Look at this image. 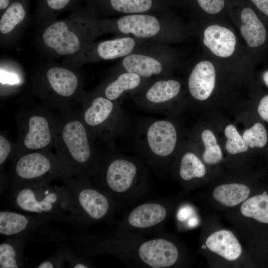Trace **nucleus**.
Wrapping results in <instances>:
<instances>
[{"instance_id": "f257e3e1", "label": "nucleus", "mask_w": 268, "mask_h": 268, "mask_svg": "<svg viewBox=\"0 0 268 268\" xmlns=\"http://www.w3.org/2000/svg\"><path fill=\"white\" fill-rule=\"evenodd\" d=\"M50 182L25 184L0 194L8 204L17 210L52 221L67 222L73 228L83 227L72 197L64 185L52 186Z\"/></svg>"}, {"instance_id": "f03ea898", "label": "nucleus", "mask_w": 268, "mask_h": 268, "mask_svg": "<svg viewBox=\"0 0 268 268\" xmlns=\"http://www.w3.org/2000/svg\"><path fill=\"white\" fill-rule=\"evenodd\" d=\"M11 159L1 182L0 194L25 184L74 176L57 155L47 150L28 152Z\"/></svg>"}, {"instance_id": "7ed1b4c3", "label": "nucleus", "mask_w": 268, "mask_h": 268, "mask_svg": "<svg viewBox=\"0 0 268 268\" xmlns=\"http://www.w3.org/2000/svg\"><path fill=\"white\" fill-rule=\"evenodd\" d=\"M57 156L74 177L88 181L93 157L89 138L82 120L68 114L58 122L55 137Z\"/></svg>"}, {"instance_id": "20e7f679", "label": "nucleus", "mask_w": 268, "mask_h": 268, "mask_svg": "<svg viewBox=\"0 0 268 268\" xmlns=\"http://www.w3.org/2000/svg\"><path fill=\"white\" fill-rule=\"evenodd\" d=\"M69 191L79 216L85 224L106 218L112 208L110 195L91 186L89 181L74 176L63 180Z\"/></svg>"}, {"instance_id": "39448f33", "label": "nucleus", "mask_w": 268, "mask_h": 268, "mask_svg": "<svg viewBox=\"0 0 268 268\" xmlns=\"http://www.w3.org/2000/svg\"><path fill=\"white\" fill-rule=\"evenodd\" d=\"M19 126V146L13 157L35 151L46 150L55 144L58 122L46 113L32 110L22 117Z\"/></svg>"}, {"instance_id": "423d86ee", "label": "nucleus", "mask_w": 268, "mask_h": 268, "mask_svg": "<svg viewBox=\"0 0 268 268\" xmlns=\"http://www.w3.org/2000/svg\"><path fill=\"white\" fill-rule=\"evenodd\" d=\"M51 220L35 215L9 210L0 211V234L6 236H22L28 240L46 238L52 241L57 231L52 230Z\"/></svg>"}, {"instance_id": "0eeeda50", "label": "nucleus", "mask_w": 268, "mask_h": 268, "mask_svg": "<svg viewBox=\"0 0 268 268\" xmlns=\"http://www.w3.org/2000/svg\"><path fill=\"white\" fill-rule=\"evenodd\" d=\"M235 22L252 59L260 60L268 44V23L249 7L242 9Z\"/></svg>"}, {"instance_id": "6e6552de", "label": "nucleus", "mask_w": 268, "mask_h": 268, "mask_svg": "<svg viewBox=\"0 0 268 268\" xmlns=\"http://www.w3.org/2000/svg\"><path fill=\"white\" fill-rule=\"evenodd\" d=\"M202 43L214 57L222 60L233 57L238 49L236 34L229 27L219 23H210L205 27Z\"/></svg>"}, {"instance_id": "1a4fd4ad", "label": "nucleus", "mask_w": 268, "mask_h": 268, "mask_svg": "<svg viewBox=\"0 0 268 268\" xmlns=\"http://www.w3.org/2000/svg\"><path fill=\"white\" fill-rule=\"evenodd\" d=\"M136 173L137 167L134 163L123 159H115L105 169L99 189L109 195L124 193L131 188Z\"/></svg>"}, {"instance_id": "9d476101", "label": "nucleus", "mask_w": 268, "mask_h": 268, "mask_svg": "<svg viewBox=\"0 0 268 268\" xmlns=\"http://www.w3.org/2000/svg\"><path fill=\"white\" fill-rule=\"evenodd\" d=\"M139 259L153 268H165L173 266L178 261L177 247L165 239L157 238L146 241L138 248Z\"/></svg>"}, {"instance_id": "9b49d317", "label": "nucleus", "mask_w": 268, "mask_h": 268, "mask_svg": "<svg viewBox=\"0 0 268 268\" xmlns=\"http://www.w3.org/2000/svg\"><path fill=\"white\" fill-rule=\"evenodd\" d=\"M69 26L63 21L49 25L42 34L44 44L62 55L77 52L81 46V41L78 34Z\"/></svg>"}, {"instance_id": "f8f14e48", "label": "nucleus", "mask_w": 268, "mask_h": 268, "mask_svg": "<svg viewBox=\"0 0 268 268\" xmlns=\"http://www.w3.org/2000/svg\"><path fill=\"white\" fill-rule=\"evenodd\" d=\"M147 139L151 151L160 157L169 155L177 143V132L170 122L160 120L152 123L147 132Z\"/></svg>"}, {"instance_id": "ddd939ff", "label": "nucleus", "mask_w": 268, "mask_h": 268, "mask_svg": "<svg viewBox=\"0 0 268 268\" xmlns=\"http://www.w3.org/2000/svg\"><path fill=\"white\" fill-rule=\"evenodd\" d=\"M216 70L211 61L207 60L198 63L189 78L190 92L195 99L203 101L212 92L215 84Z\"/></svg>"}, {"instance_id": "4468645a", "label": "nucleus", "mask_w": 268, "mask_h": 268, "mask_svg": "<svg viewBox=\"0 0 268 268\" xmlns=\"http://www.w3.org/2000/svg\"><path fill=\"white\" fill-rule=\"evenodd\" d=\"M205 246L210 252L227 261L237 260L242 254V246L235 234L227 229H220L209 234Z\"/></svg>"}, {"instance_id": "2eb2a0df", "label": "nucleus", "mask_w": 268, "mask_h": 268, "mask_svg": "<svg viewBox=\"0 0 268 268\" xmlns=\"http://www.w3.org/2000/svg\"><path fill=\"white\" fill-rule=\"evenodd\" d=\"M117 26L124 34H132L138 38H149L157 35L160 25L155 17L145 14H131L120 18Z\"/></svg>"}, {"instance_id": "dca6fc26", "label": "nucleus", "mask_w": 268, "mask_h": 268, "mask_svg": "<svg viewBox=\"0 0 268 268\" xmlns=\"http://www.w3.org/2000/svg\"><path fill=\"white\" fill-rule=\"evenodd\" d=\"M46 79L50 88L61 98H69L76 92L78 79L76 75L66 68L54 67L46 73Z\"/></svg>"}, {"instance_id": "f3484780", "label": "nucleus", "mask_w": 268, "mask_h": 268, "mask_svg": "<svg viewBox=\"0 0 268 268\" xmlns=\"http://www.w3.org/2000/svg\"><path fill=\"white\" fill-rule=\"evenodd\" d=\"M166 208L162 204L148 202L134 208L129 214L128 221L132 227L145 229L155 226L166 218Z\"/></svg>"}, {"instance_id": "a211bd4d", "label": "nucleus", "mask_w": 268, "mask_h": 268, "mask_svg": "<svg viewBox=\"0 0 268 268\" xmlns=\"http://www.w3.org/2000/svg\"><path fill=\"white\" fill-rule=\"evenodd\" d=\"M251 195V190L243 184L232 183L216 186L212 192V197L221 205L231 207L241 204Z\"/></svg>"}, {"instance_id": "6ab92c4d", "label": "nucleus", "mask_w": 268, "mask_h": 268, "mask_svg": "<svg viewBox=\"0 0 268 268\" xmlns=\"http://www.w3.org/2000/svg\"><path fill=\"white\" fill-rule=\"evenodd\" d=\"M28 240L22 236H12L0 244V268H19L23 266V251Z\"/></svg>"}, {"instance_id": "aec40b11", "label": "nucleus", "mask_w": 268, "mask_h": 268, "mask_svg": "<svg viewBox=\"0 0 268 268\" xmlns=\"http://www.w3.org/2000/svg\"><path fill=\"white\" fill-rule=\"evenodd\" d=\"M122 64L127 72L145 77L158 74L162 70V64L158 61L143 55H128L124 59Z\"/></svg>"}, {"instance_id": "412c9836", "label": "nucleus", "mask_w": 268, "mask_h": 268, "mask_svg": "<svg viewBox=\"0 0 268 268\" xmlns=\"http://www.w3.org/2000/svg\"><path fill=\"white\" fill-rule=\"evenodd\" d=\"M114 109L111 100L102 96L94 98L84 111L82 121L90 127L100 126L111 116Z\"/></svg>"}, {"instance_id": "4be33fe9", "label": "nucleus", "mask_w": 268, "mask_h": 268, "mask_svg": "<svg viewBox=\"0 0 268 268\" xmlns=\"http://www.w3.org/2000/svg\"><path fill=\"white\" fill-rule=\"evenodd\" d=\"M240 212L247 218H252L262 223H268V194L249 197L240 204Z\"/></svg>"}, {"instance_id": "5701e85b", "label": "nucleus", "mask_w": 268, "mask_h": 268, "mask_svg": "<svg viewBox=\"0 0 268 268\" xmlns=\"http://www.w3.org/2000/svg\"><path fill=\"white\" fill-rule=\"evenodd\" d=\"M135 45V41L132 38H119L102 42L98 45L97 52L101 58L113 60L131 53Z\"/></svg>"}, {"instance_id": "b1692460", "label": "nucleus", "mask_w": 268, "mask_h": 268, "mask_svg": "<svg viewBox=\"0 0 268 268\" xmlns=\"http://www.w3.org/2000/svg\"><path fill=\"white\" fill-rule=\"evenodd\" d=\"M180 89L181 85L178 81L171 79L160 80L149 88L146 97L151 102L163 103L176 97Z\"/></svg>"}, {"instance_id": "393cba45", "label": "nucleus", "mask_w": 268, "mask_h": 268, "mask_svg": "<svg viewBox=\"0 0 268 268\" xmlns=\"http://www.w3.org/2000/svg\"><path fill=\"white\" fill-rule=\"evenodd\" d=\"M140 82L139 75L129 72L124 73L108 84L105 90V95L109 100H115L124 91L136 88Z\"/></svg>"}, {"instance_id": "a878e982", "label": "nucleus", "mask_w": 268, "mask_h": 268, "mask_svg": "<svg viewBox=\"0 0 268 268\" xmlns=\"http://www.w3.org/2000/svg\"><path fill=\"white\" fill-rule=\"evenodd\" d=\"M205 173V166L196 155L187 152L183 156L179 171L183 180L189 181L195 178H202Z\"/></svg>"}, {"instance_id": "bb28decb", "label": "nucleus", "mask_w": 268, "mask_h": 268, "mask_svg": "<svg viewBox=\"0 0 268 268\" xmlns=\"http://www.w3.org/2000/svg\"><path fill=\"white\" fill-rule=\"evenodd\" d=\"M26 12L19 2L12 3L8 7L0 20V31L6 34L12 31L25 17Z\"/></svg>"}, {"instance_id": "cd10ccee", "label": "nucleus", "mask_w": 268, "mask_h": 268, "mask_svg": "<svg viewBox=\"0 0 268 268\" xmlns=\"http://www.w3.org/2000/svg\"><path fill=\"white\" fill-rule=\"evenodd\" d=\"M201 138L205 146L202 155L203 161L207 164L219 162L222 159V152L213 133L208 130H204L201 134Z\"/></svg>"}, {"instance_id": "c85d7f7f", "label": "nucleus", "mask_w": 268, "mask_h": 268, "mask_svg": "<svg viewBox=\"0 0 268 268\" xmlns=\"http://www.w3.org/2000/svg\"><path fill=\"white\" fill-rule=\"evenodd\" d=\"M110 4L115 10L125 13H141L149 10L152 0H110Z\"/></svg>"}, {"instance_id": "c756f323", "label": "nucleus", "mask_w": 268, "mask_h": 268, "mask_svg": "<svg viewBox=\"0 0 268 268\" xmlns=\"http://www.w3.org/2000/svg\"><path fill=\"white\" fill-rule=\"evenodd\" d=\"M243 138L249 147L261 148L267 143L268 134L263 124L256 123L244 132Z\"/></svg>"}, {"instance_id": "7c9ffc66", "label": "nucleus", "mask_w": 268, "mask_h": 268, "mask_svg": "<svg viewBox=\"0 0 268 268\" xmlns=\"http://www.w3.org/2000/svg\"><path fill=\"white\" fill-rule=\"evenodd\" d=\"M225 134L227 137L225 147L227 151L231 154L247 151L249 146L232 125H229L225 129Z\"/></svg>"}, {"instance_id": "2f4dec72", "label": "nucleus", "mask_w": 268, "mask_h": 268, "mask_svg": "<svg viewBox=\"0 0 268 268\" xmlns=\"http://www.w3.org/2000/svg\"><path fill=\"white\" fill-rule=\"evenodd\" d=\"M61 247L64 252L66 262L68 263L70 268H87L91 267L89 262L82 254V251L73 246L70 247V246L62 245Z\"/></svg>"}, {"instance_id": "473e14b6", "label": "nucleus", "mask_w": 268, "mask_h": 268, "mask_svg": "<svg viewBox=\"0 0 268 268\" xmlns=\"http://www.w3.org/2000/svg\"><path fill=\"white\" fill-rule=\"evenodd\" d=\"M66 262L64 252L60 247L53 254L40 263L36 268H62Z\"/></svg>"}, {"instance_id": "72a5a7b5", "label": "nucleus", "mask_w": 268, "mask_h": 268, "mask_svg": "<svg viewBox=\"0 0 268 268\" xmlns=\"http://www.w3.org/2000/svg\"><path fill=\"white\" fill-rule=\"evenodd\" d=\"M200 7L206 13L215 15L220 13L225 5V0H197Z\"/></svg>"}, {"instance_id": "f704fd0d", "label": "nucleus", "mask_w": 268, "mask_h": 268, "mask_svg": "<svg viewBox=\"0 0 268 268\" xmlns=\"http://www.w3.org/2000/svg\"><path fill=\"white\" fill-rule=\"evenodd\" d=\"M12 147L10 142L2 134L0 135V165L3 167L4 164L10 158H12Z\"/></svg>"}, {"instance_id": "c9c22d12", "label": "nucleus", "mask_w": 268, "mask_h": 268, "mask_svg": "<svg viewBox=\"0 0 268 268\" xmlns=\"http://www.w3.org/2000/svg\"><path fill=\"white\" fill-rule=\"evenodd\" d=\"M258 112L261 118L268 123V94L261 98L258 107Z\"/></svg>"}, {"instance_id": "e433bc0d", "label": "nucleus", "mask_w": 268, "mask_h": 268, "mask_svg": "<svg viewBox=\"0 0 268 268\" xmlns=\"http://www.w3.org/2000/svg\"><path fill=\"white\" fill-rule=\"evenodd\" d=\"M268 23V0H250Z\"/></svg>"}, {"instance_id": "4c0bfd02", "label": "nucleus", "mask_w": 268, "mask_h": 268, "mask_svg": "<svg viewBox=\"0 0 268 268\" xmlns=\"http://www.w3.org/2000/svg\"><path fill=\"white\" fill-rule=\"evenodd\" d=\"M71 0H46L48 6L53 10H61L65 8Z\"/></svg>"}, {"instance_id": "58836bf2", "label": "nucleus", "mask_w": 268, "mask_h": 268, "mask_svg": "<svg viewBox=\"0 0 268 268\" xmlns=\"http://www.w3.org/2000/svg\"><path fill=\"white\" fill-rule=\"evenodd\" d=\"M262 79L265 85L268 88V69L263 72Z\"/></svg>"}, {"instance_id": "ea45409f", "label": "nucleus", "mask_w": 268, "mask_h": 268, "mask_svg": "<svg viewBox=\"0 0 268 268\" xmlns=\"http://www.w3.org/2000/svg\"><path fill=\"white\" fill-rule=\"evenodd\" d=\"M9 0H0V9H4L8 7Z\"/></svg>"}]
</instances>
